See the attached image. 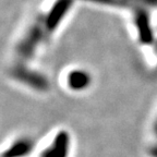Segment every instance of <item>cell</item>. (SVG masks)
<instances>
[{"label":"cell","mask_w":157,"mask_h":157,"mask_svg":"<svg viewBox=\"0 0 157 157\" xmlns=\"http://www.w3.org/2000/svg\"><path fill=\"white\" fill-rule=\"evenodd\" d=\"M134 23L139 33V39L142 44L150 45L154 40L153 29L151 26L150 14L144 7H134Z\"/></svg>","instance_id":"cell-3"},{"label":"cell","mask_w":157,"mask_h":157,"mask_svg":"<svg viewBox=\"0 0 157 157\" xmlns=\"http://www.w3.org/2000/svg\"><path fill=\"white\" fill-rule=\"evenodd\" d=\"M129 3L137 2L142 6H148V7H157V0H127Z\"/></svg>","instance_id":"cell-7"},{"label":"cell","mask_w":157,"mask_h":157,"mask_svg":"<svg viewBox=\"0 0 157 157\" xmlns=\"http://www.w3.org/2000/svg\"><path fill=\"white\" fill-rule=\"evenodd\" d=\"M10 74L15 80L31 86L36 91L44 92L49 88V82L44 75H42L36 71H33L22 63H19L13 67L10 71Z\"/></svg>","instance_id":"cell-2"},{"label":"cell","mask_w":157,"mask_h":157,"mask_svg":"<svg viewBox=\"0 0 157 157\" xmlns=\"http://www.w3.org/2000/svg\"><path fill=\"white\" fill-rule=\"evenodd\" d=\"M91 2L99 3V5H106V6H116V7H122V6H129V1L127 0H86Z\"/></svg>","instance_id":"cell-6"},{"label":"cell","mask_w":157,"mask_h":157,"mask_svg":"<svg viewBox=\"0 0 157 157\" xmlns=\"http://www.w3.org/2000/svg\"><path fill=\"white\" fill-rule=\"evenodd\" d=\"M48 34L49 33L47 32L44 23V17H39L34 24L31 25L24 37L17 45L15 54L17 58L21 61H27L29 59L32 58L37 47L40 43L44 42V39Z\"/></svg>","instance_id":"cell-1"},{"label":"cell","mask_w":157,"mask_h":157,"mask_svg":"<svg viewBox=\"0 0 157 157\" xmlns=\"http://www.w3.org/2000/svg\"><path fill=\"white\" fill-rule=\"evenodd\" d=\"M67 83L73 91H83L91 84V76L84 70H73L68 74Z\"/></svg>","instance_id":"cell-5"},{"label":"cell","mask_w":157,"mask_h":157,"mask_svg":"<svg viewBox=\"0 0 157 157\" xmlns=\"http://www.w3.org/2000/svg\"><path fill=\"white\" fill-rule=\"evenodd\" d=\"M155 130H156V133H157V123H156V127H155Z\"/></svg>","instance_id":"cell-8"},{"label":"cell","mask_w":157,"mask_h":157,"mask_svg":"<svg viewBox=\"0 0 157 157\" xmlns=\"http://www.w3.org/2000/svg\"><path fill=\"white\" fill-rule=\"evenodd\" d=\"M73 5V0H56L52 8L50 9L47 15L44 17V23L48 33L54 32L58 27L59 23L66 17Z\"/></svg>","instance_id":"cell-4"}]
</instances>
